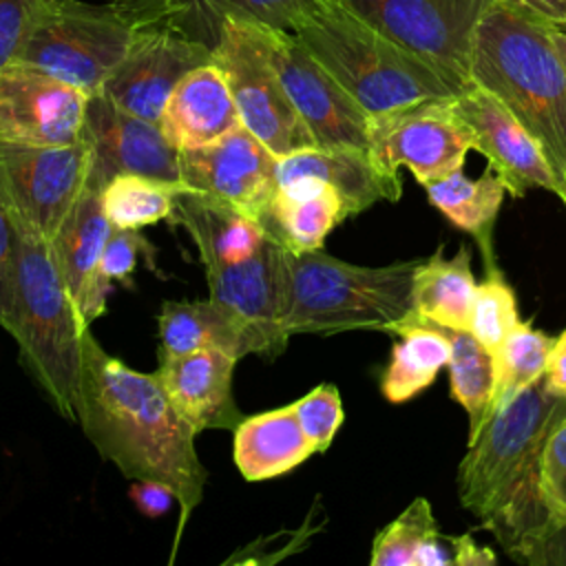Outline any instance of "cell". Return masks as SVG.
<instances>
[{"instance_id": "1", "label": "cell", "mask_w": 566, "mask_h": 566, "mask_svg": "<svg viewBox=\"0 0 566 566\" xmlns=\"http://www.w3.org/2000/svg\"><path fill=\"white\" fill-rule=\"evenodd\" d=\"M75 420L97 453L126 478L172 486L179 502L177 546L206 486V469L195 451L197 431L157 374L137 371L106 354L88 327L82 336Z\"/></svg>"}, {"instance_id": "2", "label": "cell", "mask_w": 566, "mask_h": 566, "mask_svg": "<svg viewBox=\"0 0 566 566\" xmlns=\"http://www.w3.org/2000/svg\"><path fill=\"white\" fill-rule=\"evenodd\" d=\"M564 418L566 396L548 391L539 378L482 424L460 460V504L506 553L551 517L537 484L539 458L546 436Z\"/></svg>"}, {"instance_id": "3", "label": "cell", "mask_w": 566, "mask_h": 566, "mask_svg": "<svg viewBox=\"0 0 566 566\" xmlns=\"http://www.w3.org/2000/svg\"><path fill=\"white\" fill-rule=\"evenodd\" d=\"M546 20L495 0L478 24L471 82L493 93L535 137L557 177L566 170V60Z\"/></svg>"}, {"instance_id": "4", "label": "cell", "mask_w": 566, "mask_h": 566, "mask_svg": "<svg viewBox=\"0 0 566 566\" xmlns=\"http://www.w3.org/2000/svg\"><path fill=\"white\" fill-rule=\"evenodd\" d=\"M290 31L369 117L460 93L433 66L376 31L343 0H312L292 20Z\"/></svg>"}, {"instance_id": "5", "label": "cell", "mask_w": 566, "mask_h": 566, "mask_svg": "<svg viewBox=\"0 0 566 566\" xmlns=\"http://www.w3.org/2000/svg\"><path fill=\"white\" fill-rule=\"evenodd\" d=\"M9 217L13 223V303L7 332L18 343L20 363L57 413L75 420L82 336L88 323L60 276L51 241L11 206Z\"/></svg>"}, {"instance_id": "6", "label": "cell", "mask_w": 566, "mask_h": 566, "mask_svg": "<svg viewBox=\"0 0 566 566\" xmlns=\"http://www.w3.org/2000/svg\"><path fill=\"white\" fill-rule=\"evenodd\" d=\"M418 263L420 259L389 265H354L323 250H285V334L332 336L349 329L387 332L391 323L411 310Z\"/></svg>"}, {"instance_id": "7", "label": "cell", "mask_w": 566, "mask_h": 566, "mask_svg": "<svg viewBox=\"0 0 566 566\" xmlns=\"http://www.w3.org/2000/svg\"><path fill=\"white\" fill-rule=\"evenodd\" d=\"M135 27L113 4L35 0L27 40L15 60L97 95L124 60Z\"/></svg>"}, {"instance_id": "8", "label": "cell", "mask_w": 566, "mask_h": 566, "mask_svg": "<svg viewBox=\"0 0 566 566\" xmlns=\"http://www.w3.org/2000/svg\"><path fill=\"white\" fill-rule=\"evenodd\" d=\"M391 42L413 53L460 91L471 84L478 24L495 0H343Z\"/></svg>"}, {"instance_id": "9", "label": "cell", "mask_w": 566, "mask_h": 566, "mask_svg": "<svg viewBox=\"0 0 566 566\" xmlns=\"http://www.w3.org/2000/svg\"><path fill=\"white\" fill-rule=\"evenodd\" d=\"M212 55L228 77L241 124L274 155L285 157L316 146L279 80L254 22L226 20Z\"/></svg>"}, {"instance_id": "10", "label": "cell", "mask_w": 566, "mask_h": 566, "mask_svg": "<svg viewBox=\"0 0 566 566\" xmlns=\"http://www.w3.org/2000/svg\"><path fill=\"white\" fill-rule=\"evenodd\" d=\"M270 62L318 148L369 150V113L287 29L256 24Z\"/></svg>"}, {"instance_id": "11", "label": "cell", "mask_w": 566, "mask_h": 566, "mask_svg": "<svg viewBox=\"0 0 566 566\" xmlns=\"http://www.w3.org/2000/svg\"><path fill=\"white\" fill-rule=\"evenodd\" d=\"M91 164V148L82 139L66 146L0 142V190L7 203L51 241L86 190Z\"/></svg>"}, {"instance_id": "12", "label": "cell", "mask_w": 566, "mask_h": 566, "mask_svg": "<svg viewBox=\"0 0 566 566\" xmlns=\"http://www.w3.org/2000/svg\"><path fill=\"white\" fill-rule=\"evenodd\" d=\"M451 99H427L369 122V153L389 172L409 168L420 186L464 166L473 139Z\"/></svg>"}, {"instance_id": "13", "label": "cell", "mask_w": 566, "mask_h": 566, "mask_svg": "<svg viewBox=\"0 0 566 566\" xmlns=\"http://www.w3.org/2000/svg\"><path fill=\"white\" fill-rule=\"evenodd\" d=\"M279 159L241 124L208 144L179 150V181L190 192L259 219L279 190Z\"/></svg>"}, {"instance_id": "14", "label": "cell", "mask_w": 566, "mask_h": 566, "mask_svg": "<svg viewBox=\"0 0 566 566\" xmlns=\"http://www.w3.org/2000/svg\"><path fill=\"white\" fill-rule=\"evenodd\" d=\"M88 97L55 75L13 60L0 66V142L66 146L82 133Z\"/></svg>"}, {"instance_id": "15", "label": "cell", "mask_w": 566, "mask_h": 566, "mask_svg": "<svg viewBox=\"0 0 566 566\" xmlns=\"http://www.w3.org/2000/svg\"><path fill=\"white\" fill-rule=\"evenodd\" d=\"M210 301L239 318L256 343V354L279 356L290 336L283 329L287 314L285 248L272 237L248 259L206 270Z\"/></svg>"}, {"instance_id": "16", "label": "cell", "mask_w": 566, "mask_h": 566, "mask_svg": "<svg viewBox=\"0 0 566 566\" xmlns=\"http://www.w3.org/2000/svg\"><path fill=\"white\" fill-rule=\"evenodd\" d=\"M80 139L88 144L93 157L86 188L104 190L115 175L179 181V150L159 124L122 111L102 93L88 97Z\"/></svg>"}, {"instance_id": "17", "label": "cell", "mask_w": 566, "mask_h": 566, "mask_svg": "<svg viewBox=\"0 0 566 566\" xmlns=\"http://www.w3.org/2000/svg\"><path fill=\"white\" fill-rule=\"evenodd\" d=\"M451 104L471 133L473 150L489 159L509 195L524 197L533 188L559 192V177L542 146L493 93L471 82Z\"/></svg>"}, {"instance_id": "18", "label": "cell", "mask_w": 566, "mask_h": 566, "mask_svg": "<svg viewBox=\"0 0 566 566\" xmlns=\"http://www.w3.org/2000/svg\"><path fill=\"white\" fill-rule=\"evenodd\" d=\"M212 60V49L175 31L135 29L124 60L99 93L122 111L157 124L179 80Z\"/></svg>"}, {"instance_id": "19", "label": "cell", "mask_w": 566, "mask_h": 566, "mask_svg": "<svg viewBox=\"0 0 566 566\" xmlns=\"http://www.w3.org/2000/svg\"><path fill=\"white\" fill-rule=\"evenodd\" d=\"M312 0H108L135 29H166L214 49L226 20L287 29Z\"/></svg>"}, {"instance_id": "20", "label": "cell", "mask_w": 566, "mask_h": 566, "mask_svg": "<svg viewBox=\"0 0 566 566\" xmlns=\"http://www.w3.org/2000/svg\"><path fill=\"white\" fill-rule=\"evenodd\" d=\"M111 230L102 190L86 188L51 239L60 276L88 325L106 312L111 281L102 276L99 261Z\"/></svg>"}, {"instance_id": "21", "label": "cell", "mask_w": 566, "mask_h": 566, "mask_svg": "<svg viewBox=\"0 0 566 566\" xmlns=\"http://www.w3.org/2000/svg\"><path fill=\"white\" fill-rule=\"evenodd\" d=\"M239 358L221 349H199L184 356H161L157 378L179 413L197 433L237 429L243 420L232 396V371Z\"/></svg>"}, {"instance_id": "22", "label": "cell", "mask_w": 566, "mask_h": 566, "mask_svg": "<svg viewBox=\"0 0 566 566\" xmlns=\"http://www.w3.org/2000/svg\"><path fill=\"white\" fill-rule=\"evenodd\" d=\"M312 177L329 184L345 217H356L378 201H398L402 181L376 164L369 150L360 148H303L279 159V184Z\"/></svg>"}, {"instance_id": "23", "label": "cell", "mask_w": 566, "mask_h": 566, "mask_svg": "<svg viewBox=\"0 0 566 566\" xmlns=\"http://www.w3.org/2000/svg\"><path fill=\"white\" fill-rule=\"evenodd\" d=\"M157 124L177 150L208 144L241 126L223 69L212 60L186 73L170 93Z\"/></svg>"}, {"instance_id": "24", "label": "cell", "mask_w": 566, "mask_h": 566, "mask_svg": "<svg viewBox=\"0 0 566 566\" xmlns=\"http://www.w3.org/2000/svg\"><path fill=\"white\" fill-rule=\"evenodd\" d=\"M172 219L188 230L206 270L243 261L270 239L256 217L190 190L177 197Z\"/></svg>"}, {"instance_id": "25", "label": "cell", "mask_w": 566, "mask_h": 566, "mask_svg": "<svg viewBox=\"0 0 566 566\" xmlns=\"http://www.w3.org/2000/svg\"><path fill=\"white\" fill-rule=\"evenodd\" d=\"M345 219L338 192L312 177L279 184V190L259 217L268 234L292 252L321 250L325 237Z\"/></svg>"}, {"instance_id": "26", "label": "cell", "mask_w": 566, "mask_h": 566, "mask_svg": "<svg viewBox=\"0 0 566 566\" xmlns=\"http://www.w3.org/2000/svg\"><path fill=\"white\" fill-rule=\"evenodd\" d=\"M316 453L294 405L243 418L234 429V464L250 482L279 478Z\"/></svg>"}, {"instance_id": "27", "label": "cell", "mask_w": 566, "mask_h": 566, "mask_svg": "<svg viewBox=\"0 0 566 566\" xmlns=\"http://www.w3.org/2000/svg\"><path fill=\"white\" fill-rule=\"evenodd\" d=\"M159 321V358L221 349L234 358L256 354L248 327L214 301H166Z\"/></svg>"}, {"instance_id": "28", "label": "cell", "mask_w": 566, "mask_h": 566, "mask_svg": "<svg viewBox=\"0 0 566 566\" xmlns=\"http://www.w3.org/2000/svg\"><path fill=\"white\" fill-rule=\"evenodd\" d=\"M387 332L400 336V340L391 349L380 391L389 402L400 405L427 389L438 371L447 367L451 343L442 325L418 318L411 312L391 323Z\"/></svg>"}, {"instance_id": "29", "label": "cell", "mask_w": 566, "mask_h": 566, "mask_svg": "<svg viewBox=\"0 0 566 566\" xmlns=\"http://www.w3.org/2000/svg\"><path fill=\"white\" fill-rule=\"evenodd\" d=\"M442 250L444 245L429 259H420L413 274L409 312L449 329H469L478 285L471 272V250L460 245L451 259H444Z\"/></svg>"}, {"instance_id": "30", "label": "cell", "mask_w": 566, "mask_h": 566, "mask_svg": "<svg viewBox=\"0 0 566 566\" xmlns=\"http://www.w3.org/2000/svg\"><path fill=\"white\" fill-rule=\"evenodd\" d=\"M424 192L429 203L438 208L455 228L473 234L486 259V268H495L493 226L506 195V186L495 170L486 168L482 177L471 179L460 168L427 184Z\"/></svg>"}, {"instance_id": "31", "label": "cell", "mask_w": 566, "mask_h": 566, "mask_svg": "<svg viewBox=\"0 0 566 566\" xmlns=\"http://www.w3.org/2000/svg\"><path fill=\"white\" fill-rule=\"evenodd\" d=\"M184 190L181 181L115 175L102 190V203L113 228L142 230L161 219H172L177 197Z\"/></svg>"}, {"instance_id": "32", "label": "cell", "mask_w": 566, "mask_h": 566, "mask_svg": "<svg viewBox=\"0 0 566 566\" xmlns=\"http://www.w3.org/2000/svg\"><path fill=\"white\" fill-rule=\"evenodd\" d=\"M451 354H449V380L451 396L460 402L469 416V442L478 436L484 424L493 382H495V360L493 354L478 343L469 329L444 327Z\"/></svg>"}, {"instance_id": "33", "label": "cell", "mask_w": 566, "mask_h": 566, "mask_svg": "<svg viewBox=\"0 0 566 566\" xmlns=\"http://www.w3.org/2000/svg\"><path fill=\"white\" fill-rule=\"evenodd\" d=\"M553 338L535 329L528 321H522L493 354L495 360V382L484 422L504 407L513 396H517L528 385L544 378Z\"/></svg>"}, {"instance_id": "34", "label": "cell", "mask_w": 566, "mask_h": 566, "mask_svg": "<svg viewBox=\"0 0 566 566\" xmlns=\"http://www.w3.org/2000/svg\"><path fill=\"white\" fill-rule=\"evenodd\" d=\"M522 323L517 298L497 268H486V279L475 285V296L469 316V332L495 354L506 336Z\"/></svg>"}, {"instance_id": "35", "label": "cell", "mask_w": 566, "mask_h": 566, "mask_svg": "<svg viewBox=\"0 0 566 566\" xmlns=\"http://www.w3.org/2000/svg\"><path fill=\"white\" fill-rule=\"evenodd\" d=\"M438 531L431 504L416 497L394 522H389L371 546V566H416V555L422 542Z\"/></svg>"}, {"instance_id": "36", "label": "cell", "mask_w": 566, "mask_h": 566, "mask_svg": "<svg viewBox=\"0 0 566 566\" xmlns=\"http://www.w3.org/2000/svg\"><path fill=\"white\" fill-rule=\"evenodd\" d=\"M292 405H294V413H296L305 436L314 444V449L325 451L332 444V440L345 418L340 394H338L336 385L323 382Z\"/></svg>"}, {"instance_id": "37", "label": "cell", "mask_w": 566, "mask_h": 566, "mask_svg": "<svg viewBox=\"0 0 566 566\" xmlns=\"http://www.w3.org/2000/svg\"><path fill=\"white\" fill-rule=\"evenodd\" d=\"M537 484L548 513L566 517V418L559 420L546 436Z\"/></svg>"}, {"instance_id": "38", "label": "cell", "mask_w": 566, "mask_h": 566, "mask_svg": "<svg viewBox=\"0 0 566 566\" xmlns=\"http://www.w3.org/2000/svg\"><path fill=\"white\" fill-rule=\"evenodd\" d=\"M153 252V243L139 230L113 228L102 252L99 272L106 281H119L124 285H130L139 254H144L150 261Z\"/></svg>"}, {"instance_id": "39", "label": "cell", "mask_w": 566, "mask_h": 566, "mask_svg": "<svg viewBox=\"0 0 566 566\" xmlns=\"http://www.w3.org/2000/svg\"><path fill=\"white\" fill-rule=\"evenodd\" d=\"M506 555L531 566H566V517L551 515Z\"/></svg>"}, {"instance_id": "40", "label": "cell", "mask_w": 566, "mask_h": 566, "mask_svg": "<svg viewBox=\"0 0 566 566\" xmlns=\"http://www.w3.org/2000/svg\"><path fill=\"white\" fill-rule=\"evenodd\" d=\"M35 0H0V66L13 62L27 40Z\"/></svg>"}, {"instance_id": "41", "label": "cell", "mask_w": 566, "mask_h": 566, "mask_svg": "<svg viewBox=\"0 0 566 566\" xmlns=\"http://www.w3.org/2000/svg\"><path fill=\"white\" fill-rule=\"evenodd\" d=\"M13 303V223L0 190V325L7 329Z\"/></svg>"}, {"instance_id": "42", "label": "cell", "mask_w": 566, "mask_h": 566, "mask_svg": "<svg viewBox=\"0 0 566 566\" xmlns=\"http://www.w3.org/2000/svg\"><path fill=\"white\" fill-rule=\"evenodd\" d=\"M128 497L139 509V513H144L146 517H161L177 500L172 486H168L166 482H159V480L133 482L128 489Z\"/></svg>"}, {"instance_id": "43", "label": "cell", "mask_w": 566, "mask_h": 566, "mask_svg": "<svg viewBox=\"0 0 566 566\" xmlns=\"http://www.w3.org/2000/svg\"><path fill=\"white\" fill-rule=\"evenodd\" d=\"M458 535H447L440 528L433 531L416 555V566H455Z\"/></svg>"}, {"instance_id": "44", "label": "cell", "mask_w": 566, "mask_h": 566, "mask_svg": "<svg viewBox=\"0 0 566 566\" xmlns=\"http://www.w3.org/2000/svg\"><path fill=\"white\" fill-rule=\"evenodd\" d=\"M544 382L548 391L557 396H566V329L557 336V340H553L548 365L544 371Z\"/></svg>"}, {"instance_id": "45", "label": "cell", "mask_w": 566, "mask_h": 566, "mask_svg": "<svg viewBox=\"0 0 566 566\" xmlns=\"http://www.w3.org/2000/svg\"><path fill=\"white\" fill-rule=\"evenodd\" d=\"M497 557L489 546H482L473 539L471 533L458 535V557L455 566H491Z\"/></svg>"}, {"instance_id": "46", "label": "cell", "mask_w": 566, "mask_h": 566, "mask_svg": "<svg viewBox=\"0 0 566 566\" xmlns=\"http://www.w3.org/2000/svg\"><path fill=\"white\" fill-rule=\"evenodd\" d=\"M522 11H528L548 24L566 27V0H506Z\"/></svg>"}, {"instance_id": "47", "label": "cell", "mask_w": 566, "mask_h": 566, "mask_svg": "<svg viewBox=\"0 0 566 566\" xmlns=\"http://www.w3.org/2000/svg\"><path fill=\"white\" fill-rule=\"evenodd\" d=\"M548 33H551V40H553L555 49L566 60V27H551Z\"/></svg>"}, {"instance_id": "48", "label": "cell", "mask_w": 566, "mask_h": 566, "mask_svg": "<svg viewBox=\"0 0 566 566\" xmlns=\"http://www.w3.org/2000/svg\"><path fill=\"white\" fill-rule=\"evenodd\" d=\"M557 197L564 201V206H566V170L562 172V177H559V192H557Z\"/></svg>"}]
</instances>
